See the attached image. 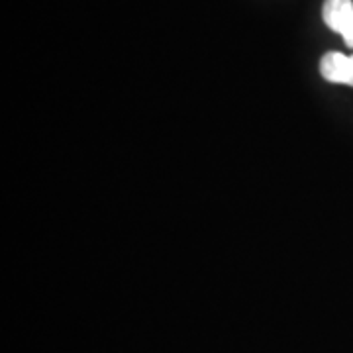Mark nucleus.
<instances>
[{
	"label": "nucleus",
	"mask_w": 353,
	"mask_h": 353,
	"mask_svg": "<svg viewBox=\"0 0 353 353\" xmlns=\"http://www.w3.org/2000/svg\"><path fill=\"white\" fill-rule=\"evenodd\" d=\"M324 22L334 32L343 34L353 24V2L352 0H326L322 8Z\"/></svg>",
	"instance_id": "nucleus-1"
},
{
	"label": "nucleus",
	"mask_w": 353,
	"mask_h": 353,
	"mask_svg": "<svg viewBox=\"0 0 353 353\" xmlns=\"http://www.w3.org/2000/svg\"><path fill=\"white\" fill-rule=\"evenodd\" d=\"M347 85H352L353 87V55L350 57V83Z\"/></svg>",
	"instance_id": "nucleus-4"
},
{
	"label": "nucleus",
	"mask_w": 353,
	"mask_h": 353,
	"mask_svg": "<svg viewBox=\"0 0 353 353\" xmlns=\"http://www.w3.org/2000/svg\"><path fill=\"white\" fill-rule=\"evenodd\" d=\"M320 73L330 83H350V57L338 51H330L320 59Z\"/></svg>",
	"instance_id": "nucleus-2"
},
{
	"label": "nucleus",
	"mask_w": 353,
	"mask_h": 353,
	"mask_svg": "<svg viewBox=\"0 0 353 353\" xmlns=\"http://www.w3.org/2000/svg\"><path fill=\"white\" fill-rule=\"evenodd\" d=\"M341 36H343V39H345V43H347L350 48H353V24L350 26L347 30H343V34H341Z\"/></svg>",
	"instance_id": "nucleus-3"
}]
</instances>
